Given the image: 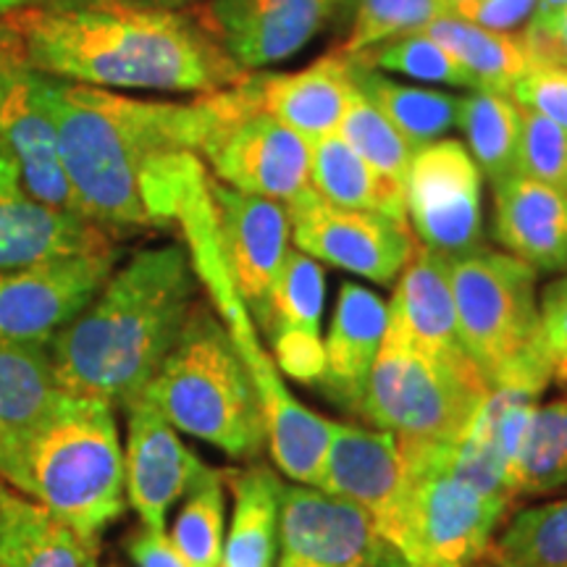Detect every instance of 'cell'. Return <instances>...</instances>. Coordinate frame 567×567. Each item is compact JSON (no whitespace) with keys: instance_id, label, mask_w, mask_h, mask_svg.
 Masks as SVG:
<instances>
[{"instance_id":"46","label":"cell","mask_w":567,"mask_h":567,"mask_svg":"<svg viewBox=\"0 0 567 567\" xmlns=\"http://www.w3.org/2000/svg\"><path fill=\"white\" fill-rule=\"evenodd\" d=\"M134 3H142V6H155V9H174V11H184V9H193V6L200 3V0H134Z\"/></svg>"},{"instance_id":"16","label":"cell","mask_w":567,"mask_h":567,"mask_svg":"<svg viewBox=\"0 0 567 567\" xmlns=\"http://www.w3.org/2000/svg\"><path fill=\"white\" fill-rule=\"evenodd\" d=\"M40 82V71L21 59L9 34L0 30V145L19 163L21 179L40 203L76 213Z\"/></svg>"},{"instance_id":"19","label":"cell","mask_w":567,"mask_h":567,"mask_svg":"<svg viewBox=\"0 0 567 567\" xmlns=\"http://www.w3.org/2000/svg\"><path fill=\"white\" fill-rule=\"evenodd\" d=\"M389 323V310L381 297L360 284H342L326 339V371L318 392L331 405L360 415L368 381L379 358Z\"/></svg>"},{"instance_id":"3","label":"cell","mask_w":567,"mask_h":567,"mask_svg":"<svg viewBox=\"0 0 567 567\" xmlns=\"http://www.w3.org/2000/svg\"><path fill=\"white\" fill-rule=\"evenodd\" d=\"M187 247H142L48 342L61 392L126 408L145 392L200 300Z\"/></svg>"},{"instance_id":"9","label":"cell","mask_w":567,"mask_h":567,"mask_svg":"<svg viewBox=\"0 0 567 567\" xmlns=\"http://www.w3.org/2000/svg\"><path fill=\"white\" fill-rule=\"evenodd\" d=\"M536 276L509 252L486 247L450 260L460 342L486 386L544 344Z\"/></svg>"},{"instance_id":"38","label":"cell","mask_w":567,"mask_h":567,"mask_svg":"<svg viewBox=\"0 0 567 567\" xmlns=\"http://www.w3.org/2000/svg\"><path fill=\"white\" fill-rule=\"evenodd\" d=\"M517 172L567 195V130L520 109Z\"/></svg>"},{"instance_id":"40","label":"cell","mask_w":567,"mask_h":567,"mask_svg":"<svg viewBox=\"0 0 567 567\" xmlns=\"http://www.w3.org/2000/svg\"><path fill=\"white\" fill-rule=\"evenodd\" d=\"M268 342H271L274 365H279L289 379L318 389L326 371L321 334H308V331L300 329H276L268 337Z\"/></svg>"},{"instance_id":"18","label":"cell","mask_w":567,"mask_h":567,"mask_svg":"<svg viewBox=\"0 0 567 567\" xmlns=\"http://www.w3.org/2000/svg\"><path fill=\"white\" fill-rule=\"evenodd\" d=\"M111 247H118L116 234L40 203L21 179L19 163L0 145V271Z\"/></svg>"},{"instance_id":"33","label":"cell","mask_w":567,"mask_h":567,"mask_svg":"<svg viewBox=\"0 0 567 567\" xmlns=\"http://www.w3.org/2000/svg\"><path fill=\"white\" fill-rule=\"evenodd\" d=\"M326 300V276L316 258L302 250H289L276 274L266 308L255 318L266 337L276 329H300L321 334V316Z\"/></svg>"},{"instance_id":"43","label":"cell","mask_w":567,"mask_h":567,"mask_svg":"<svg viewBox=\"0 0 567 567\" xmlns=\"http://www.w3.org/2000/svg\"><path fill=\"white\" fill-rule=\"evenodd\" d=\"M538 0H467L452 9V17L494 32H509L534 17Z\"/></svg>"},{"instance_id":"24","label":"cell","mask_w":567,"mask_h":567,"mask_svg":"<svg viewBox=\"0 0 567 567\" xmlns=\"http://www.w3.org/2000/svg\"><path fill=\"white\" fill-rule=\"evenodd\" d=\"M0 567H101V542L0 478Z\"/></svg>"},{"instance_id":"28","label":"cell","mask_w":567,"mask_h":567,"mask_svg":"<svg viewBox=\"0 0 567 567\" xmlns=\"http://www.w3.org/2000/svg\"><path fill=\"white\" fill-rule=\"evenodd\" d=\"M415 32L436 40L439 45L455 55L478 82V90L507 92L509 95L513 84L530 66H536L517 34L484 30V27L452 17V13L429 21Z\"/></svg>"},{"instance_id":"32","label":"cell","mask_w":567,"mask_h":567,"mask_svg":"<svg viewBox=\"0 0 567 567\" xmlns=\"http://www.w3.org/2000/svg\"><path fill=\"white\" fill-rule=\"evenodd\" d=\"M492 567H567V496L526 507L488 544Z\"/></svg>"},{"instance_id":"8","label":"cell","mask_w":567,"mask_h":567,"mask_svg":"<svg viewBox=\"0 0 567 567\" xmlns=\"http://www.w3.org/2000/svg\"><path fill=\"white\" fill-rule=\"evenodd\" d=\"M208 103L213 118L200 161L213 179L281 203L287 210L316 197L310 142L260 109L252 71L234 87L208 92Z\"/></svg>"},{"instance_id":"29","label":"cell","mask_w":567,"mask_h":567,"mask_svg":"<svg viewBox=\"0 0 567 567\" xmlns=\"http://www.w3.org/2000/svg\"><path fill=\"white\" fill-rule=\"evenodd\" d=\"M457 126L467 140L481 174L499 182L517 172L520 153V105L507 92L471 90L460 97Z\"/></svg>"},{"instance_id":"4","label":"cell","mask_w":567,"mask_h":567,"mask_svg":"<svg viewBox=\"0 0 567 567\" xmlns=\"http://www.w3.org/2000/svg\"><path fill=\"white\" fill-rule=\"evenodd\" d=\"M0 478L76 534L101 542L126 513L124 450L109 402L55 394L30 429L0 450Z\"/></svg>"},{"instance_id":"26","label":"cell","mask_w":567,"mask_h":567,"mask_svg":"<svg viewBox=\"0 0 567 567\" xmlns=\"http://www.w3.org/2000/svg\"><path fill=\"white\" fill-rule=\"evenodd\" d=\"M234 515L218 567H274L284 484L266 465L224 471Z\"/></svg>"},{"instance_id":"31","label":"cell","mask_w":567,"mask_h":567,"mask_svg":"<svg viewBox=\"0 0 567 567\" xmlns=\"http://www.w3.org/2000/svg\"><path fill=\"white\" fill-rule=\"evenodd\" d=\"M59 392L48 342L0 347V450L30 429Z\"/></svg>"},{"instance_id":"14","label":"cell","mask_w":567,"mask_h":567,"mask_svg":"<svg viewBox=\"0 0 567 567\" xmlns=\"http://www.w3.org/2000/svg\"><path fill=\"white\" fill-rule=\"evenodd\" d=\"M208 200L224 268L252 318L266 308L276 274L289 252V210L266 197L208 179Z\"/></svg>"},{"instance_id":"34","label":"cell","mask_w":567,"mask_h":567,"mask_svg":"<svg viewBox=\"0 0 567 567\" xmlns=\"http://www.w3.org/2000/svg\"><path fill=\"white\" fill-rule=\"evenodd\" d=\"M226 473L208 471L200 484L184 496L172 528V544L189 567H218L224 551Z\"/></svg>"},{"instance_id":"37","label":"cell","mask_w":567,"mask_h":567,"mask_svg":"<svg viewBox=\"0 0 567 567\" xmlns=\"http://www.w3.org/2000/svg\"><path fill=\"white\" fill-rule=\"evenodd\" d=\"M358 90V87H354ZM347 145L352 147L360 158L371 163L379 174H384L386 179L400 184L405 189L410 163H413V151L405 140L396 134L392 124L381 116L379 109L368 101V97L354 92L352 103L347 105V113L337 130Z\"/></svg>"},{"instance_id":"47","label":"cell","mask_w":567,"mask_h":567,"mask_svg":"<svg viewBox=\"0 0 567 567\" xmlns=\"http://www.w3.org/2000/svg\"><path fill=\"white\" fill-rule=\"evenodd\" d=\"M563 6H567V0H538L536 11H538V13H549V11L563 9Z\"/></svg>"},{"instance_id":"39","label":"cell","mask_w":567,"mask_h":567,"mask_svg":"<svg viewBox=\"0 0 567 567\" xmlns=\"http://www.w3.org/2000/svg\"><path fill=\"white\" fill-rule=\"evenodd\" d=\"M509 95L520 109L567 130V66H530Z\"/></svg>"},{"instance_id":"22","label":"cell","mask_w":567,"mask_h":567,"mask_svg":"<svg viewBox=\"0 0 567 567\" xmlns=\"http://www.w3.org/2000/svg\"><path fill=\"white\" fill-rule=\"evenodd\" d=\"M405 481L396 436L389 431L360 429L350 423H331L329 450L321 467V492L350 499L381 520L394 505Z\"/></svg>"},{"instance_id":"1","label":"cell","mask_w":567,"mask_h":567,"mask_svg":"<svg viewBox=\"0 0 567 567\" xmlns=\"http://www.w3.org/2000/svg\"><path fill=\"white\" fill-rule=\"evenodd\" d=\"M40 90L82 218L111 234L179 221L187 195L205 179L208 95L189 103L142 101L45 74Z\"/></svg>"},{"instance_id":"6","label":"cell","mask_w":567,"mask_h":567,"mask_svg":"<svg viewBox=\"0 0 567 567\" xmlns=\"http://www.w3.org/2000/svg\"><path fill=\"white\" fill-rule=\"evenodd\" d=\"M452 446H400L405 481L375 528L408 567H476L513 507L465 484Z\"/></svg>"},{"instance_id":"15","label":"cell","mask_w":567,"mask_h":567,"mask_svg":"<svg viewBox=\"0 0 567 567\" xmlns=\"http://www.w3.org/2000/svg\"><path fill=\"white\" fill-rule=\"evenodd\" d=\"M344 0H200L195 19L234 63L255 71L292 59Z\"/></svg>"},{"instance_id":"11","label":"cell","mask_w":567,"mask_h":567,"mask_svg":"<svg viewBox=\"0 0 567 567\" xmlns=\"http://www.w3.org/2000/svg\"><path fill=\"white\" fill-rule=\"evenodd\" d=\"M122 264V250L71 255L0 271V347L45 344Z\"/></svg>"},{"instance_id":"44","label":"cell","mask_w":567,"mask_h":567,"mask_svg":"<svg viewBox=\"0 0 567 567\" xmlns=\"http://www.w3.org/2000/svg\"><path fill=\"white\" fill-rule=\"evenodd\" d=\"M124 549L137 567H189L187 559L172 544V538L166 536V530H153L145 526L134 528L124 538Z\"/></svg>"},{"instance_id":"49","label":"cell","mask_w":567,"mask_h":567,"mask_svg":"<svg viewBox=\"0 0 567 567\" xmlns=\"http://www.w3.org/2000/svg\"><path fill=\"white\" fill-rule=\"evenodd\" d=\"M446 3H450L452 9H455V6H460V3H467V0H446Z\"/></svg>"},{"instance_id":"27","label":"cell","mask_w":567,"mask_h":567,"mask_svg":"<svg viewBox=\"0 0 567 567\" xmlns=\"http://www.w3.org/2000/svg\"><path fill=\"white\" fill-rule=\"evenodd\" d=\"M347 63H350V80L360 95L379 109L413 153L457 126V95L394 82L381 71L368 69L352 59H347Z\"/></svg>"},{"instance_id":"50","label":"cell","mask_w":567,"mask_h":567,"mask_svg":"<svg viewBox=\"0 0 567 567\" xmlns=\"http://www.w3.org/2000/svg\"><path fill=\"white\" fill-rule=\"evenodd\" d=\"M476 567H492V565H488V563H478Z\"/></svg>"},{"instance_id":"30","label":"cell","mask_w":567,"mask_h":567,"mask_svg":"<svg viewBox=\"0 0 567 567\" xmlns=\"http://www.w3.org/2000/svg\"><path fill=\"white\" fill-rule=\"evenodd\" d=\"M567 486V394L536 405L509 465V494L544 496Z\"/></svg>"},{"instance_id":"21","label":"cell","mask_w":567,"mask_h":567,"mask_svg":"<svg viewBox=\"0 0 567 567\" xmlns=\"http://www.w3.org/2000/svg\"><path fill=\"white\" fill-rule=\"evenodd\" d=\"M494 237L534 271L567 268V195L520 172L494 182Z\"/></svg>"},{"instance_id":"42","label":"cell","mask_w":567,"mask_h":567,"mask_svg":"<svg viewBox=\"0 0 567 567\" xmlns=\"http://www.w3.org/2000/svg\"><path fill=\"white\" fill-rule=\"evenodd\" d=\"M538 310H542V337L551 363V379L567 384V284L563 279L544 289Z\"/></svg>"},{"instance_id":"36","label":"cell","mask_w":567,"mask_h":567,"mask_svg":"<svg viewBox=\"0 0 567 567\" xmlns=\"http://www.w3.org/2000/svg\"><path fill=\"white\" fill-rule=\"evenodd\" d=\"M352 24L347 38L331 53L350 59L368 48L415 32L439 17H450L446 0H350Z\"/></svg>"},{"instance_id":"13","label":"cell","mask_w":567,"mask_h":567,"mask_svg":"<svg viewBox=\"0 0 567 567\" xmlns=\"http://www.w3.org/2000/svg\"><path fill=\"white\" fill-rule=\"evenodd\" d=\"M289 224L297 250L375 284H392L417 247L410 224L337 208L318 195L289 210Z\"/></svg>"},{"instance_id":"25","label":"cell","mask_w":567,"mask_h":567,"mask_svg":"<svg viewBox=\"0 0 567 567\" xmlns=\"http://www.w3.org/2000/svg\"><path fill=\"white\" fill-rule=\"evenodd\" d=\"M310 184L337 208L368 210L408 224L405 189L360 158L339 134L310 142Z\"/></svg>"},{"instance_id":"48","label":"cell","mask_w":567,"mask_h":567,"mask_svg":"<svg viewBox=\"0 0 567 567\" xmlns=\"http://www.w3.org/2000/svg\"><path fill=\"white\" fill-rule=\"evenodd\" d=\"M279 567H318V565H310V563H305V559H297V557L284 555V557H281V563H279Z\"/></svg>"},{"instance_id":"10","label":"cell","mask_w":567,"mask_h":567,"mask_svg":"<svg viewBox=\"0 0 567 567\" xmlns=\"http://www.w3.org/2000/svg\"><path fill=\"white\" fill-rule=\"evenodd\" d=\"M481 168L457 140H436L415 151L405 182L408 224L417 245L446 260L484 245Z\"/></svg>"},{"instance_id":"23","label":"cell","mask_w":567,"mask_h":567,"mask_svg":"<svg viewBox=\"0 0 567 567\" xmlns=\"http://www.w3.org/2000/svg\"><path fill=\"white\" fill-rule=\"evenodd\" d=\"M258 105L284 126L316 142L337 134L354 97L350 63L329 53L292 74H255Z\"/></svg>"},{"instance_id":"5","label":"cell","mask_w":567,"mask_h":567,"mask_svg":"<svg viewBox=\"0 0 567 567\" xmlns=\"http://www.w3.org/2000/svg\"><path fill=\"white\" fill-rule=\"evenodd\" d=\"M142 396L176 431L203 439L226 457L255 460L264 450L266 417L258 386L229 326L203 297Z\"/></svg>"},{"instance_id":"51","label":"cell","mask_w":567,"mask_h":567,"mask_svg":"<svg viewBox=\"0 0 567 567\" xmlns=\"http://www.w3.org/2000/svg\"><path fill=\"white\" fill-rule=\"evenodd\" d=\"M563 281H565V284H567V276H565V279H563Z\"/></svg>"},{"instance_id":"17","label":"cell","mask_w":567,"mask_h":567,"mask_svg":"<svg viewBox=\"0 0 567 567\" xmlns=\"http://www.w3.org/2000/svg\"><path fill=\"white\" fill-rule=\"evenodd\" d=\"M126 410V505L140 526L166 530L168 509L184 499L210 467L182 442L166 415L147 396H137Z\"/></svg>"},{"instance_id":"41","label":"cell","mask_w":567,"mask_h":567,"mask_svg":"<svg viewBox=\"0 0 567 567\" xmlns=\"http://www.w3.org/2000/svg\"><path fill=\"white\" fill-rule=\"evenodd\" d=\"M517 38L536 66H567V6L549 13L534 11Z\"/></svg>"},{"instance_id":"12","label":"cell","mask_w":567,"mask_h":567,"mask_svg":"<svg viewBox=\"0 0 567 567\" xmlns=\"http://www.w3.org/2000/svg\"><path fill=\"white\" fill-rule=\"evenodd\" d=\"M279 538L284 555L318 567H408L368 509L318 488H281Z\"/></svg>"},{"instance_id":"7","label":"cell","mask_w":567,"mask_h":567,"mask_svg":"<svg viewBox=\"0 0 567 567\" xmlns=\"http://www.w3.org/2000/svg\"><path fill=\"white\" fill-rule=\"evenodd\" d=\"M486 394L476 365L431 358L386 326L360 417L394 434L400 446H452Z\"/></svg>"},{"instance_id":"2","label":"cell","mask_w":567,"mask_h":567,"mask_svg":"<svg viewBox=\"0 0 567 567\" xmlns=\"http://www.w3.org/2000/svg\"><path fill=\"white\" fill-rule=\"evenodd\" d=\"M0 30L40 74L113 92L208 95L250 74L189 9H155L134 0H51L3 17Z\"/></svg>"},{"instance_id":"35","label":"cell","mask_w":567,"mask_h":567,"mask_svg":"<svg viewBox=\"0 0 567 567\" xmlns=\"http://www.w3.org/2000/svg\"><path fill=\"white\" fill-rule=\"evenodd\" d=\"M350 59L375 71L405 74L410 80L442 82L452 84V87L478 90V82L473 80L471 71L446 51V48L439 45L436 40L425 38L421 32L400 34V38H392L381 42V45L368 48L363 53H354Z\"/></svg>"},{"instance_id":"45","label":"cell","mask_w":567,"mask_h":567,"mask_svg":"<svg viewBox=\"0 0 567 567\" xmlns=\"http://www.w3.org/2000/svg\"><path fill=\"white\" fill-rule=\"evenodd\" d=\"M45 3H51V0H0V19L27 9H38V6H45Z\"/></svg>"},{"instance_id":"20","label":"cell","mask_w":567,"mask_h":567,"mask_svg":"<svg viewBox=\"0 0 567 567\" xmlns=\"http://www.w3.org/2000/svg\"><path fill=\"white\" fill-rule=\"evenodd\" d=\"M396 279L400 281L394 287L392 302L386 305L389 329L431 358L455 365L471 363L460 342L450 260L417 245Z\"/></svg>"}]
</instances>
